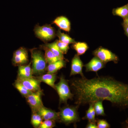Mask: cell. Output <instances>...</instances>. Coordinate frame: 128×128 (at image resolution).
<instances>
[{"label": "cell", "instance_id": "cell-18", "mask_svg": "<svg viewBox=\"0 0 128 128\" xmlns=\"http://www.w3.org/2000/svg\"><path fill=\"white\" fill-rule=\"evenodd\" d=\"M44 45L49 48L58 58L60 60H65L64 54L60 50L57 44V40L51 43H46Z\"/></svg>", "mask_w": 128, "mask_h": 128}, {"label": "cell", "instance_id": "cell-30", "mask_svg": "<svg viewBox=\"0 0 128 128\" xmlns=\"http://www.w3.org/2000/svg\"><path fill=\"white\" fill-rule=\"evenodd\" d=\"M122 26L124 30V33L128 38V26L124 22H123Z\"/></svg>", "mask_w": 128, "mask_h": 128}, {"label": "cell", "instance_id": "cell-11", "mask_svg": "<svg viewBox=\"0 0 128 128\" xmlns=\"http://www.w3.org/2000/svg\"><path fill=\"white\" fill-rule=\"evenodd\" d=\"M105 64L97 57H93L90 61L84 65L86 68V72H97L98 70L105 67Z\"/></svg>", "mask_w": 128, "mask_h": 128}, {"label": "cell", "instance_id": "cell-24", "mask_svg": "<svg viewBox=\"0 0 128 128\" xmlns=\"http://www.w3.org/2000/svg\"><path fill=\"white\" fill-rule=\"evenodd\" d=\"M102 101H98L93 103L94 110L97 116H105L106 115L102 104Z\"/></svg>", "mask_w": 128, "mask_h": 128}, {"label": "cell", "instance_id": "cell-20", "mask_svg": "<svg viewBox=\"0 0 128 128\" xmlns=\"http://www.w3.org/2000/svg\"><path fill=\"white\" fill-rule=\"evenodd\" d=\"M112 14L115 16H119L124 18L128 16V3L121 7L113 9Z\"/></svg>", "mask_w": 128, "mask_h": 128}, {"label": "cell", "instance_id": "cell-25", "mask_svg": "<svg viewBox=\"0 0 128 128\" xmlns=\"http://www.w3.org/2000/svg\"><path fill=\"white\" fill-rule=\"evenodd\" d=\"M55 121L48 120L42 121L38 128H52L55 127Z\"/></svg>", "mask_w": 128, "mask_h": 128}, {"label": "cell", "instance_id": "cell-9", "mask_svg": "<svg viewBox=\"0 0 128 128\" xmlns=\"http://www.w3.org/2000/svg\"><path fill=\"white\" fill-rule=\"evenodd\" d=\"M16 80L32 92H35L42 90L40 86L41 82L34 76L28 78H17Z\"/></svg>", "mask_w": 128, "mask_h": 128}, {"label": "cell", "instance_id": "cell-28", "mask_svg": "<svg viewBox=\"0 0 128 128\" xmlns=\"http://www.w3.org/2000/svg\"><path fill=\"white\" fill-rule=\"evenodd\" d=\"M82 119L87 120L88 121L90 122L96 123V118H94L92 116V114L89 108L86 112V115L84 118H82Z\"/></svg>", "mask_w": 128, "mask_h": 128}, {"label": "cell", "instance_id": "cell-26", "mask_svg": "<svg viewBox=\"0 0 128 128\" xmlns=\"http://www.w3.org/2000/svg\"><path fill=\"white\" fill-rule=\"evenodd\" d=\"M57 44L60 50L64 54H66L67 53L70 48L68 44L58 40H57Z\"/></svg>", "mask_w": 128, "mask_h": 128}, {"label": "cell", "instance_id": "cell-13", "mask_svg": "<svg viewBox=\"0 0 128 128\" xmlns=\"http://www.w3.org/2000/svg\"><path fill=\"white\" fill-rule=\"evenodd\" d=\"M41 82H44L55 89V82L57 79V74L48 73L35 76Z\"/></svg>", "mask_w": 128, "mask_h": 128}, {"label": "cell", "instance_id": "cell-12", "mask_svg": "<svg viewBox=\"0 0 128 128\" xmlns=\"http://www.w3.org/2000/svg\"><path fill=\"white\" fill-rule=\"evenodd\" d=\"M37 112L40 114L43 120H50L55 121H58V112H56L54 110L47 108L44 106L41 108Z\"/></svg>", "mask_w": 128, "mask_h": 128}, {"label": "cell", "instance_id": "cell-6", "mask_svg": "<svg viewBox=\"0 0 128 128\" xmlns=\"http://www.w3.org/2000/svg\"><path fill=\"white\" fill-rule=\"evenodd\" d=\"M93 55L98 58L104 64L113 62L117 64L119 61V58L116 54L108 49L100 47L93 52Z\"/></svg>", "mask_w": 128, "mask_h": 128}, {"label": "cell", "instance_id": "cell-3", "mask_svg": "<svg viewBox=\"0 0 128 128\" xmlns=\"http://www.w3.org/2000/svg\"><path fill=\"white\" fill-rule=\"evenodd\" d=\"M79 107L77 105L69 106L66 104L60 108L58 112V121L66 125L80 121V118L78 112Z\"/></svg>", "mask_w": 128, "mask_h": 128}, {"label": "cell", "instance_id": "cell-8", "mask_svg": "<svg viewBox=\"0 0 128 128\" xmlns=\"http://www.w3.org/2000/svg\"><path fill=\"white\" fill-rule=\"evenodd\" d=\"M12 63L15 66L27 64L28 62L27 50L25 48L21 47L13 53Z\"/></svg>", "mask_w": 128, "mask_h": 128}, {"label": "cell", "instance_id": "cell-23", "mask_svg": "<svg viewBox=\"0 0 128 128\" xmlns=\"http://www.w3.org/2000/svg\"><path fill=\"white\" fill-rule=\"evenodd\" d=\"M42 121V118L38 112H32L31 122L34 128H38Z\"/></svg>", "mask_w": 128, "mask_h": 128}, {"label": "cell", "instance_id": "cell-14", "mask_svg": "<svg viewBox=\"0 0 128 128\" xmlns=\"http://www.w3.org/2000/svg\"><path fill=\"white\" fill-rule=\"evenodd\" d=\"M31 64L32 62H30L28 64L18 66L17 78H28L33 77L34 74Z\"/></svg>", "mask_w": 128, "mask_h": 128}, {"label": "cell", "instance_id": "cell-4", "mask_svg": "<svg viewBox=\"0 0 128 128\" xmlns=\"http://www.w3.org/2000/svg\"><path fill=\"white\" fill-rule=\"evenodd\" d=\"M55 90L59 96L60 104H67L68 100H72L74 97V94L70 91L68 80L65 79L64 76H60V81L55 85Z\"/></svg>", "mask_w": 128, "mask_h": 128}, {"label": "cell", "instance_id": "cell-2", "mask_svg": "<svg viewBox=\"0 0 128 128\" xmlns=\"http://www.w3.org/2000/svg\"><path fill=\"white\" fill-rule=\"evenodd\" d=\"M32 68L34 75L38 76L44 74L46 71L47 63L44 53L38 48L30 49Z\"/></svg>", "mask_w": 128, "mask_h": 128}, {"label": "cell", "instance_id": "cell-17", "mask_svg": "<svg viewBox=\"0 0 128 128\" xmlns=\"http://www.w3.org/2000/svg\"><path fill=\"white\" fill-rule=\"evenodd\" d=\"M40 48L44 51V57L48 64L54 63L60 60L44 44L40 46Z\"/></svg>", "mask_w": 128, "mask_h": 128}, {"label": "cell", "instance_id": "cell-10", "mask_svg": "<svg viewBox=\"0 0 128 128\" xmlns=\"http://www.w3.org/2000/svg\"><path fill=\"white\" fill-rule=\"evenodd\" d=\"M83 66L84 65L80 58V56L77 54H76L72 60L71 72L70 76L80 74L82 77H85L82 71Z\"/></svg>", "mask_w": 128, "mask_h": 128}, {"label": "cell", "instance_id": "cell-32", "mask_svg": "<svg viewBox=\"0 0 128 128\" xmlns=\"http://www.w3.org/2000/svg\"><path fill=\"white\" fill-rule=\"evenodd\" d=\"M124 22H123L126 24V25L128 26V16L124 18H123Z\"/></svg>", "mask_w": 128, "mask_h": 128}, {"label": "cell", "instance_id": "cell-15", "mask_svg": "<svg viewBox=\"0 0 128 128\" xmlns=\"http://www.w3.org/2000/svg\"><path fill=\"white\" fill-rule=\"evenodd\" d=\"M53 23L57 25L60 29L69 32L71 29L70 22L67 18L64 16H60L56 18Z\"/></svg>", "mask_w": 128, "mask_h": 128}, {"label": "cell", "instance_id": "cell-29", "mask_svg": "<svg viewBox=\"0 0 128 128\" xmlns=\"http://www.w3.org/2000/svg\"><path fill=\"white\" fill-rule=\"evenodd\" d=\"M86 128H98L96 123L88 121V123L86 125Z\"/></svg>", "mask_w": 128, "mask_h": 128}, {"label": "cell", "instance_id": "cell-31", "mask_svg": "<svg viewBox=\"0 0 128 128\" xmlns=\"http://www.w3.org/2000/svg\"><path fill=\"white\" fill-rule=\"evenodd\" d=\"M123 126L125 128H128V119L126 120L122 124Z\"/></svg>", "mask_w": 128, "mask_h": 128}, {"label": "cell", "instance_id": "cell-16", "mask_svg": "<svg viewBox=\"0 0 128 128\" xmlns=\"http://www.w3.org/2000/svg\"><path fill=\"white\" fill-rule=\"evenodd\" d=\"M66 64L65 60H60L54 63L48 64L46 68L47 73H56L60 69L65 67Z\"/></svg>", "mask_w": 128, "mask_h": 128}, {"label": "cell", "instance_id": "cell-7", "mask_svg": "<svg viewBox=\"0 0 128 128\" xmlns=\"http://www.w3.org/2000/svg\"><path fill=\"white\" fill-rule=\"evenodd\" d=\"M43 95L42 90H41L32 94L25 98L32 110V112H37L41 108L44 106L42 101V96Z\"/></svg>", "mask_w": 128, "mask_h": 128}, {"label": "cell", "instance_id": "cell-27", "mask_svg": "<svg viewBox=\"0 0 128 128\" xmlns=\"http://www.w3.org/2000/svg\"><path fill=\"white\" fill-rule=\"evenodd\" d=\"M97 126L98 128H109L110 125L105 120L98 119L96 120Z\"/></svg>", "mask_w": 128, "mask_h": 128}, {"label": "cell", "instance_id": "cell-21", "mask_svg": "<svg viewBox=\"0 0 128 128\" xmlns=\"http://www.w3.org/2000/svg\"><path fill=\"white\" fill-rule=\"evenodd\" d=\"M13 85L14 87L25 98L26 97L33 92L17 80L15 81Z\"/></svg>", "mask_w": 128, "mask_h": 128}, {"label": "cell", "instance_id": "cell-5", "mask_svg": "<svg viewBox=\"0 0 128 128\" xmlns=\"http://www.w3.org/2000/svg\"><path fill=\"white\" fill-rule=\"evenodd\" d=\"M34 31L36 36L46 43L54 38L56 35L54 28L48 24L42 26L37 25Z\"/></svg>", "mask_w": 128, "mask_h": 128}, {"label": "cell", "instance_id": "cell-1", "mask_svg": "<svg viewBox=\"0 0 128 128\" xmlns=\"http://www.w3.org/2000/svg\"><path fill=\"white\" fill-rule=\"evenodd\" d=\"M79 106L98 101H109L121 109L128 108V84L109 76H98L91 79L86 77L70 81Z\"/></svg>", "mask_w": 128, "mask_h": 128}, {"label": "cell", "instance_id": "cell-22", "mask_svg": "<svg viewBox=\"0 0 128 128\" xmlns=\"http://www.w3.org/2000/svg\"><path fill=\"white\" fill-rule=\"evenodd\" d=\"M56 36L58 38L59 40L68 44H73L76 42L74 40L70 37L68 34L62 33L60 30L57 31L56 33Z\"/></svg>", "mask_w": 128, "mask_h": 128}, {"label": "cell", "instance_id": "cell-19", "mask_svg": "<svg viewBox=\"0 0 128 128\" xmlns=\"http://www.w3.org/2000/svg\"><path fill=\"white\" fill-rule=\"evenodd\" d=\"M72 48L77 52L78 55L84 54L89 48V46L86 43L83 42H76L72 45Z\"/></svg>", "mask_w": 128, "mask_h": 128}]
</instances>
